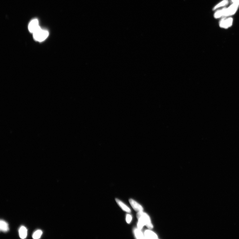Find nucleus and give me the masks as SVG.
<instances>
[{"instance_id":"f257e3e1","label":"nucleus","mask_w":239,"mask_h":239,"mask_svg":"<svg viewBox=\"0 0 239 239\" xmlns=\"http://www.w3.org/2000/svg\"><path fill=\"white\" fill-rule=\"evenodd\" d=\"M33 34L34 38L36 41L41 42L47 38L49 34L47 30L43 29L40 27Z\"/></svg>"},{"instance_id":"f03ea898","label":"nucleus","mask_w":239,"mask_h":239,"mask_svg":"<svg viewBox=\"0 0 239 239\" xmlns=\"http://www.w3.org/2000/svg\"><path fill=\"white\" fill-rule=\"evenodd\" d=\"M239 5L233 3L228 8H223L220 10L222 17L229 16L235 14L238 8Z\"/></svg>"},{"instance_id":"7ed1b4c3","label":"nucleus","mask_w":239,"mask_h":239,"mask_svg":"<svg viewBox=\"0 0 239 239\" xmlns=\"http://www.w3.org/2000/svg\"><path fill=\"white\" fill-rule=\"evenodd\" d=\"M137 216L138 219H141L143 221L145 225L149 228L152 229L153 228V226L151 222L150 218L147 213L143 211L139 212L137 213Z\"/></svg>"},{"instance_id":"20e7f679","label":"nucleus","mask_w":239,"mask_h":239,"mask_svg":"<svg viewBox=\"0 0 239 239\" xmlns=\"http://www.w3.org/2000/svg\"><path fill=\"white\" fill-rule=\"evenodd\" d=\"M233 23V19L232 18H223L221 20L219 25L221 28L227 29L232 26Z\"/></svg>"},{"instance_id":"39448f33","label":"nucleus","mask_w":239,"mask_h":239,"mask_svg":"<svg viewBox=\"0 0 239 239\" xmlns=\"http://www.w3.org/2000/svg\"><path fill=\"white\" fill-rule=\"evenodd\" d=\"M40 27L39 26L38 20L37 19H34L30 22L28 25V29L29 31L33 33Z\"/></svg>"},{"instance_id":"423d86ee","label":"nucleus","mask_w":239,"mask_h":239,"mask_svg":"<svg viewBox=\"0 0 239 239\" xmlns=\"http://www.w3.org/2000/svg\"><path fill=\"white\" fill-rule=\"evenodd\" d=\"M129 201L132 207L137 212L143 211V208L142 206L133 199H130Z\"/></svg>"},{"instance_id":"0eeeda50","label":"nucleus","mask_w":239,"mask_h":239,"mask_svg":"<svg viewBox=\"0 0 239 239\" xmlns=\"http://www.w3.org/2000/svg\"><path fill=\"white\" fill-rule=\"evenodd\" d=\"M116 202L117 203L118 205L124 211H125L128 213H130L131 212V210L128 207L124 204L120 200H119L118 199H116Z\"/></svg>"},{"instance_id":"6e6552de","label":"nucleus","mask_w":239,"mask_h":239,"mask_svg":"<svg viewBox=\"0 0 239 239\" xmlns=\"http://www.w3.org/2000/svg\"><path fill=\"white\" fill-rule=\"evenodd\" d=\"M0 229L3 232H7L9 229L8 223L5 221L1 220L0 221Z\"/></svg>"},{"instance_id":"1a4fd4ad","label":"nucleus","mask_w":239,"mask_h":239,"mask_svg":"<svg viewBox=\"0 0 239 239\" xmlns=\"http://www.w3.org/2000/svg\"><path fill=\"white\" fill-rule=\"evenodd\" d=\"M144 237L146 238H157V236L156 234L150 230H147L145 231L144 233Z\"/></svg>"},{"instance_id":"9d476101","label":"nucleus","mask_w":239,"mask_h":239,"mask_svg":"<svg viewBox=\"0 0 239 239\" xmlns=\"http://www.w3.org/2000/svg\"><path fill=\"white\" fill-rule=\"evenodd\" d=\"M19 235L20 238L24 239L26 238L27 234V228L24 226H22L19 230Z\"/></svg>"},{"instance_id":"9b49d317","label":"nucleus","mask_w":239,"mask_h":239,"mask_svg":"<svg viewBox=\"0 0 239 239\" xmlns=\"http://www.w3.org/2000/svg\"><path fill=\"white\" fill-rule=\"evenodd\" d=\"M134 233L137 238L143 239L145 238L144 236V235L143 233L140 231V230H139V228L134 229Z\"/></svg>"},{"instance_id":"f8f14e48","label":"nucleus","mask_w":239,"mask_h":239,"mask_svg":"<svg viewBox=\"0 0 239 239\" xmlns=\"http://www.w3.org/2000/svg\"><path fill=\"white\" fill-rule=\"evenodd\" d=\"M228 3V0H223V1H221L219 4H218L217 5L213 7V10H215L219 7H222V6H225L226 5H227Z\"/></svg>"},{"instance_id":"ddd939ff","label":"nucleus","mask_w":239,"mask_h":239,"mask_svg":"<svg viewBox=\"0 0 239 239\" xmlns=\"http://www.w3.org/2000/svg\"><path fill=\"white\" fill-rule=\"evenodd\" d=\"M42 231L40 230H38L35 231L33 235V238L35 239L40 238L42 234Z\"/></svg>"},{"instance_id":"4468645a","label":"nucleus","mask_w":239,"mask_h":239,"mask_svg":"<svg viewBox=\"0 0 239 239\" xmlns=\"http://www.w3.org/2000/svg\"><path fill=\"white\" fill-rule=\"evenodd\" d=\"M132 220V216L130 215H127L126 216V221L127 223H130L131 222Z\"/></svg>"},{"instance_id":"2eb2a0df","label":"nucleus","mask_w":239,"mask_h":239,"mask_svg":"<svg viewBox=\"0 0 239 239\" xmlns=\"http://www.w3.org/2000/svg\"><path fill=\"white\" fill-rule=\"evenodd\" d=\"M233 3L239 5V0H231Z\"/></svg>"}]
</instances>
